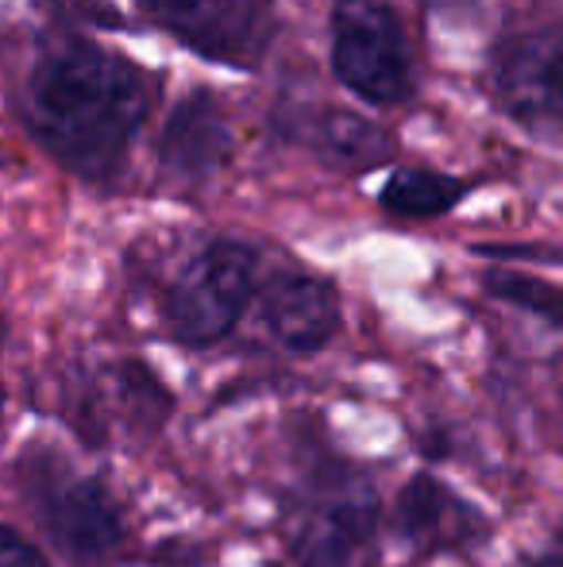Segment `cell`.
Masks as SVG:
<instances>
[{
	"mask_svg": "<svg viewBox=\"0 0 563 567\" xmlns=\"http://www.w3.org/2000/svg\"><path fill=\"white\" fill-rule=\"evenodd\" d=\"M155 105L139 62L85 35L39 47L23 82V116L43 151L85 182H113Z\"/></svg>",
	"mask_w": 563,
	"mask_h": 567,
	"instance_id": "1",
	"label": "cell"
},
{
	"mask_svg": "<svg viewBox=\"0 0 563 567\" xmlns=\"http://www.w3.org/2000/svg\"><path fill=\"white\" fill-rule=\"evenodd\" d=\"M15 483L31 517L74 564H105L124 545V517L101 478L77 471L51 444H28L15 460Z\"/></svg>",
	"mask_w": 563,
	"mask_h": 567,
	"instance_id": "2",
	"label": "cell"
},
{
	"mask_svg": "<svg viewBox=\"0 0 563 567\" xmlns=\"http://www.w3.org/2000/svg\"><path fill=\"white\" fill-rule=\"evenodd\" d=\"M259 293V251L243 239H209L163 290L166 337L181 348L228 340Z\"/></svg>",
	"mask_w": 563,
	"mask_h": 567,
	"instance_id": "3",
	"label": "cell"
},
{
	"mask_svg": "<svg viewBox=\"0 0 563 567\" xmlns=\"http://www.w3.org/2000/svg\"><path fill=\"white\" fill-rule=\"evenodd\" d=\"M329 59L336 82L363 105L398 109L417 93V54L390 0H336Z\"/></svg>",
	"mask_w": 563,
	"mask_h": 567,
	"instance_id": "4",
	"label": "cell"
},
{
	"mask_svg": "<svg viewBox=\"0 0 563 567\" xmlns=\"http://www.w3.org/2000/svg\"><path fill=\"white\" fill-rule=\"evenodd\" d=\"M181 47L220 66L259 70L279 35L274 0H139Z\"/></svg>",
	"mask_w": 563,
	"mask_h": 567,
	"instance_id": "5",
	"label": "cell"
},
{
	"mask_svg": "<svg viewBox=\"0 0 563 567\" xmlns=\"http://www.w3.org/2000/svg\"><path fill=\"white\" fill-rule=\"evenodd\" d=\"M490 90L510 120L563 132V28L510 35L490 59Z\"/></svg>",
	"mask_w": 563,
	"mask_h": 567,
	"instance_id": "6",
	"label": "cell"
},
{
	"mask_svg": "<svg viewBox=\"0 0 563 567\" xmlns=\"http://www.w3.org/2000/svg\"><path fill=\"white\" fill-rule=\"evenodd\" d=\"M378 533V502L363 483H332L290 533L298 567H359Z\"/></svg>",
	"mask_w": 563,
	"mask_h": 567,
	"instance_id": "7",
	"label": "cell"
},
{
	"mask_svg": "<svg viewBox=\"0 0 563 567\" xmlns=\"http://www.w3.org/2000/svg\"><path fill=\"white\" fill-rule=\"evenodd\" d=\"M256 298L263 329L290 355H313V351L329 348L344 321L336 282L309 275V270L274 275L267 286H259Z\"/></svg>",
	"mask_w": 563,
	"mask_h": 567,
	"instance_id": "8",
	"label": "cell"
},
{
	"mask_svg": "<svg viewBox=\"0 0 563 567\" xmlns=\"http://www.w3.org/2000/svg\"><path fill=\"white\" fill-rule=\"evenodd\" d=\"M163 171L181 182H205L232 158V127H228L212 93L197 90L174 105L158 140Z\"/></svg>",
	"mask_w": 563,
	"mask_h": 567,
	"instance_id": "9",
	"label": "cell"
},
{
	"mask_svg": "<svg viewBox=\"0 0 563 567\" xmlns=\"http://www.w3.org/2000/svg\"><path fill=\"white\" fill-rule=\"evenodd\" d=\"M394 525L417 548H451L471 540L479 509H471L451 486L432 475H414L398 494Z\"/></svg>",
	"mask_w": 563,
	"mask_h": 567,
	"instance_id": "10",
	"label": "cell"
},
{
	"mask_svg": "<svg viewBox=\"0 0 563 567\" xmlns=\"http://www.w3.org/2000/svg\"><path fill=\"white\" fill-rule=\"evenodd\" d=\"M305 143L329 163H340L347 171H375V166L390 163L394 140L375 124V120L352 113V109L321 105L301 120Z\"/></svg>",
	"mask_w": 563,
	"mask_h": 567,
	"instance_id": "11",
	"label": "cell"
},
{
	"mask_svg": "<svg viewBox=\"0 0 563 567\" xmlns=\"http://www.w3.org/2000/svg\"><path fill=\"white\" fill-rule=\"evenodd\" d=\"M471 182L459 174L432 171V166H398L383 182L378 209L394 220H436L459 209L471 197Z\"/></svg>",
	"mask_w": 563,
	"mask_h": 567,
	"instance_id": "12",
	"label": "cell"
},
{
	"mask_svg": "<svg viewBox=\"0 0 563 567\" xmlns=\"http://www.w3.org/2000/svg\"><path fill=\"white\" fill-rule=\"evenodd\" d=\"M482 286L487 293H494L498 301L505 306H518L525 313L541 317V321L556 324L563 329V290L536 275H525V270H505V267H494L482 275Z\"/></svg>",
	"mask_w": 563,
	"mask_h": 567,
	"instance_id": "13",
	"label": "cell"
},
{
	"mask_svg": "<svg viewBox=\"0 0 563 567\" xmlns=\"http://www.w3.org/2000/svg\"><path fill=\"white\" fill-rule=\"evenodd\" d=\"M0 567H51V560L20 529L0 525Z\"/></svg>",
	"mask_w": 563,
	"mask_h": 567,
	"instance_id": "14",
	"label": "cell"
},
{
	"mask_svg": "<svg viewBox=\"0 0 563 567\" xmlns=\"http://www.w3.org/2000/svg\"><path fill=\"white\" fill-rule=\"evenodd\" d=\"M525 567H563V533H556V537H552Z\"/></svg>",
	"mask_w": 563,
	"mask_h": 567,
	"instance_id": "15",
	"label": "cell"
},
{
	"mask_svg": "<svg viewBox=\"0 0 563 567\" xmlns=\"http://www.w3.org/2000/svg\"><path fill=\"white\" fill-rule=\"evenodd\" d=\"M0 359H4V321H0ZM0 410H4V382H0Z\"/></svg>",
	"mask_w": 563,
	"mask_h": 567,
	"instance_id": "16",
	"label": "cell"
}]
</instances>
